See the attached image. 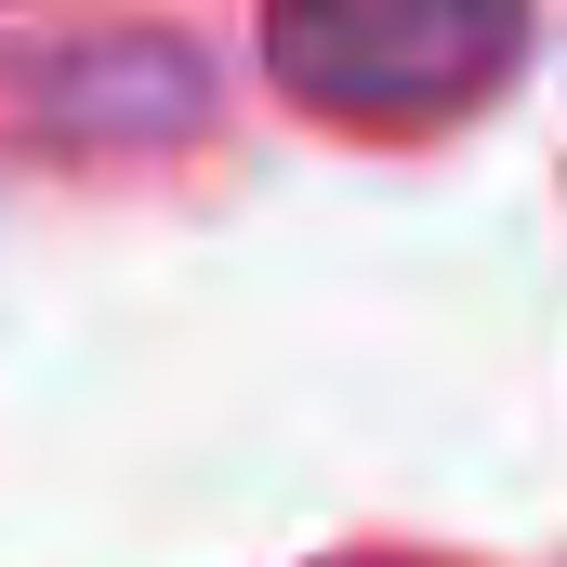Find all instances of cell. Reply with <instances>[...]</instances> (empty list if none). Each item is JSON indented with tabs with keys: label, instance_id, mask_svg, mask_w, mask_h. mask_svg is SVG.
Segmentation results:
<instances>
[{
	"label": "cell",
	"instance_id": "7a4b0ae2",
	"mask_svg": "<svg viewBox=\"0 0 567 567\" xmlns=\"http://www.w3.org/2000/svg\"><path fill=\"white\" fill-rule=\"evenodd\" d=\"M357 567H435V555H357Z\"/></svg>",
	"mask_w": 567,
	"mask_h": 567
},
{
	"label": "cell",
	"instance_id": "6da1fadb",
	"mask_svg": "<svg viewBox=\"0 0 567 567\" xmlns=\"http://www.w3.org/2000/svg\"><path fill=\"white\" fill-rule=\"evenodd\" d=\"M528 53V0H265V80L343 133H435Z\"/></svg>",
	"mask_w": 567,
	"mask_h": 567
}]
</instances>
